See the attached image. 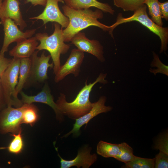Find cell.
<instances>
[{"label":"cell","mask_w":168,"mask_h":168,"mask_svg":"<svg viewBox=\"0 0 168 168\" xmlns=\"http://www.w3.org/2000/svg\"><path fill=\"white\" fill-rule=\"evenodd\" d=\"M62 8L63 14L69 20L68 26L63 30L65 42L70 41L77 33L90 26L97 27L105 31L110 30V26L104 24L98 20L103 17L102 11L100 9L94 11L90 9H75L66 5Z\"/></svg>","instance_id":"1"},{"label":"cell","mask_w":168,"mask_h":168,"mask_svg":"<svg viewBox=\"0 0 168 168\" xmlns=\"http://www.w3.org/2000/svg\"><path fill=\"white\" fill-rule=\"evenodd\" d=\"M107 74L100 73L96 80L92 83L87 84V79L85 85L79 91L73 101L68 102L66 100L65 95L62 93L56 102L64 116L76 119L88 112L92 108V103L89 100L90 93L94 85L98 82L104 84L108 83L105 80Z\"/></svg>","instance_id":"2"},{"label":"cell","mask_w":168,"mask_h":168,"mask_svg":"<svg viewBox=\"0 0 168 168\" xmlns=\"http://www.w3.org/2000/svg\"><path fill=\"white\" fill-rule=\"evenodd\" d=\"M54 29L53 34L49 36L47 33H39L36 34L35 37L40 42L36 48L40 51L45 50L50 53L54 64V73L55 75L60 66V56L68 51L70 45L65 43L63 35V29L60 25L54 23Z\"/></svg>","instance_id":"3"},{"label":"cell","mask_w":168,"mask_h":168,"mask_svg":"<svg viewBox=\"0 0 168 168\" xmlns=\"http://www.w3.org/2000/svg\"><path fill=\"white\" fill-rule=\"evenodd\" d=\"M147 7L146 5L144 4L134 11L132 16L127 18L124 17L122 13H119L115 22L110 26L109 33L113 37V31L118 25L131 21L138 22L159 36L161 41L160 51L161 53L167 49L168 28L160 26L153 22L148 15Z\"/></svg>","instance_id":"4"},{"label":"cell","mask_w":168,"mask_h":168,"mask_svg":"<svg viewBox=\"0 0 168 168\" xmlns=\"http://www.w3.org/2000/svg\"><path fill=\"white\" fill-rule=\"evenodd\" d=\"M20 62L21 59L12 58L9 65L0 77V82L7 106L17 108L23 104L15 94Z\"/></svg>","instance_id":"5"},{"label":"cell","mask_w":168,"mask_h":168,"mask_svg":"<svg viewBox=\"0 0 168 168\" xmlns=\"http://www.w3.org/2000/svg\"><path fill=\"white\" fill-rule=\"evenodd\" d=\"M26 104L19 107L8 106L0 111V133H17L21 129L22 116Z\"/></svg>","instance_id":"6"},{"label":"cell","mask_w":168,"mask_h":168,"mask_svg":"<svg viewBox=\"0 0 168 168\" xmlns=\"http://www.w3.org/2000/svg\"><path fill=\"white\" fill-rule=\"evenodd\" d=\"M0 24L3 25L4 32L3 44L0 51L3 55L7 51L11 44L31 37L36 30V29H33L23 32L13 20L9 18L0 21Z\"/></svg>","instance_id":"7"},{"label":"cell","mask_w":168,"mask_h":168,"mask_svg":"<svg viewBox=\"0 0 168 168\" xmlns=\"http://www.w3.org/2000/svg\"><path fill=\"white\" fill-rule=\"evenodd\" d=\"M59 2L64 3V0H47L45 8L42 13L30 19L41 20L44 25L49 22L57 23L61 26V28H65L68 26L69 20L60 11Z\"/></svg>","instance_id":"8"},{"label":"cell","mask_w":168,"mask_h":168,"mask_svg":"<svg viewBox=\"0 0 168 168\" xmlns=\"http://www.w3.org/2000/svg\"><path fill=\"white\" fill-rule=\"evenodd\" d=\"M39 51L38 50L35 51L30 57L31 66L29 80L36 82H42L48 79V69L49 68H53L54 64L53 62L51 63H49L51 58L50 55H45L44 51L40 56H38Z\"/></svg>","instance_id":"9"},{"label":"cell","mask_w":168,"mask_h":168,"mask_svg":"<svg viewBox=\"0 0 168 168\" xmlns=\"http://www.w3.org/2000/svg\"><path fill=\"white\" fill-rule=\"evenodd\" d=\"M106 100V97L105 96H102L97 101L92 103V108L90 110L82 116L76 119L72 129L63 137L67 138L72 133L74 136H79L80 129L83 125L86 124V127L88 123L94 117L100 114L111 111L112 109V107L105 105Z\"/></svg>","instance_id":"10"},{"label":"cell","mask_w":168,"mask_h":168,"mask_svg":"<svg viewBox=\"0 0 168 168\" xmlns=\"http://www.w3.org/2000/svg\"><path fill=\"white\" fill-rule=\"evenodd\" d=\"M21 100L23 104H30L34 102L45 104L50 106L54 110L57 119L60 122L64 119V115L58 105L54 101L53 96L47 83H46L42 90L36 95L28 96L22 91L20 92Z\"/></svg>","instance_id":"11"},{"label":"cell","mask_w":168,"mask_h":168,"mask_svg":"<svg viewBox=\"0 0 168 168\" xmlns=\"http://www.w3.org/2000/svg\"><path fill=\"white\" fill-rule=\"evenodd\" d=\"M84 58L83 52L77 49H73L65 63L61 66L55 75V82H59L70 74H73L75 77H77L80 72V67Z\"/></svg>","instance_id":"12"},{"label":"cell","mask_w":168,"mask_h":168,"mask_svg":"<svg viewBox=\"0 0 168 168\" xmlns=\"http://www.w3.org/2000/svg\"><path fill=\"white\" fill-rule=\"evenodd\" d=\"M70 41L72 44L81 51L92 54L101 62L105 61L103 47L100 42L95 40H89L86 36L84 32L81 31L78 32Z\"/></svg>","instance_id":"13"},{"label":"cell","mask_w":168,"mask_h":168,"mask_svg":"<svg viewBox=\"0 0 168 168\" xmlns=\"http://www.w3.org/2000/svg\"><path fill=\"white\" fill-rule=\"evenodd\" d=\"M91 148L85 145L78 150L77 156L72 160L63 159L58 152V155L60 158V168H69L76 166L77 168H89L97 160V155L91 154Z\"/></svg>","instance_id":"14"},{"label":"cell","mask_w":168,"mask_h":168,"mask_svg":"<svg viewBox=\"0 0 168 168\" xmlns=\"http://www.w3.org/2000/svg\"><path fill=\"white\" fill-rule=\"evenodd\" d=\"M18 0H4L0 8V22L9 18L13 20L22 30L27 26L22 17Z\"/></svg>","instance_id":"15"},{"label":"cell","mask_w":168,"mask_h":168,"mask_svg":"<svg viewBox=\"0 0 168 168\" xmlns=\"http://www.w3.org/2000/svg\"><path fill=\"white\" fill-rule=\"evenodd\" d=\"M16 43V45L9 51V54L13 58L20 59L30 58L38 45L35 36L22 40Z\"/></svg>","instance_id":"16"},{"label":"cell","mask_w":168,"mask_h":168,"mask_svg":"<svg viewBox=\"0 0 168 168\" xmlns=\"http://www.w3.org/2000/svg\"><path fill=\"white\" fill-rule=\"evenodd\" d=\"M65 5L75 9H85L94 7L103 12L113 15L115 12L112 7L107 3L97 0H64Z\"/></svg>","instance_id":"17"},{"label":"cell","mask_w":168,"mask_h":168,"mask_svg":"<svg viewBox=\"0 0 168 168\" xmlns=\"http://www.w3.org/2000/svg\"><path fill=\"white\" fill-rule=\"evenodd\" d=\"M31 66L30 58L21 59L18 82L15 90V94L17 96L22 91L26 83L29 80Z\"/></svg>","instance_id":"18"},{"label":"cell","mask_w":168,"mask_h":168,"mask_svg":"<svg viewBox=\"0 0 168 168\" xmlns=\"http://www.w3.org/2000/svg\"><path fill=\"white\" fill-rule=\"evenodd\" d=\"M120 148V144H113L101 140L97 144L96 152L105 158H115L118 155Z\"/></svg>","instance_id":"19"},{"label":"cell","mask_w":168,"mask_h":168,"mask_svg":"<svg viewBox=\"0 0 168 168\" xmlns=\"http://www.w3.org/2000/svg\"><path fill=\"white\" fill-rule=\"evenodd\" d=\"M39 118L36 107L32 103L26 104L22 116V124H29L32 127L38 120Z\"/></svg>","instance_id":"20"},{"label":"cell","mask_w":168,"mask_h":168,"mask_svg":"<svg viewBox=\"0 0 168 168\" xmlns=\"http://www.w3.org/2000/svg\"><path fill=\"white\" fill-rule=\"evenodd\" d=\"M158 0H145L144 4L148 7V13L152 21L158 26L162 27L163 23L160 12Z\"/></svg>","instance_id":"21"},{"label":"cell","mask_w":168,"mask_h":168,"mask_svg":"<svg viewBox=\"0 0 168 168\" xmlns=\"http://www.w3.org/2000/svg\"><path fill=\"white\" fill-rule=\"evenodd\" d=\"M155 158H143L135 156L130 162L125 164L124 167L126 168H153Z\"/></svg>","instance_id":"22"},{"label":"cell","mask_w":168,"mask_h":168,"mask_svg":"<svg viewBox=\"0 0 168 168\" xmlns=\"http://www.w3.org/2000/svg\"><path fill=\"white\" fill-rule=\"evenodd\" d=\"M22 129L16 134H10L13 138L7 148L11 153L17 154L21 152L24 146V142L21 134Z\"/></svg>","instance_id":"23"},{"label":"cell","mask_w":168,"mask_h":168,"mask_svg":"<svg viewBox=\"0 0 168 168\" xmlns=\"http://www.w3.org/2000/svg\"><path fill=\"white\" fill-rule=\"evenodd\" d=\"M114 5L124 11H134L144 4L145 0H113Z\"/></svg>","instance_id":"24"},{"label":"cell","mask_w":168,"mask_h":168,"mask_svg":"<svg viewBox=\"0 0 168 168\" xmlns=\"http://www.w3.org/2000/svg\"><path fill=\"white\" fill-rule=\"evenodd\" d=\"M135 156L133 148L127 143L123 142L120 144V150L114 158L126 164L131 161Z\"/></svg>","instance_id":"25"},{"label":"cell","mask_w":168,"mask_h":168,"mask_svg":"<svg viewBox=\"0 0 168 168\" xmlns=\"http://www.w3.org/2000/svg\"><path fill=\"white\" fill-rule=\"evenodd\" d=\"M153 59L150 64L151 67H156L157 68L149 70L150 72L156 75L157 73H160L168 76V66L163 64L160 59L159 56L155 52H153Z\"/></svg>","instance_id":"26"},{"label":"cell","mask_w":168,"mask_h":168,"mask_svg":"<svg viewBox=\"0 0 168 168\" xmlns=\"http://www.w3.org/2000/svg\"><path fill=\"white\" fill-rule=\"evenodd\" d=\"M154 148L168 154V134L167 132L161 134L156 141Z\"/></svg>","instance_id":"27"},{"label":"cell","mask_w":168,"mask_h":168,"mask_svg":"<svg viewBox=\"0 0 168 168\" xmlns=\"http://www.w3.org/2000/svg\"><path fill=\"white\" fill-rule=\"evenodd\" d=\"M155 168H167L168 167V154L160 151L155 158Z\"/></svg>","instance_id":"28"},{"label":"cell","mask_w":168,"mask_h":168,"mask_svg":"<svg viewBox=\"0 0 168 168\" xmlns=\"http://www.w3.org/2000/svg\"><path fill=\"white\" fill-rule=\"evenodd\" d=\"M12 59L5 57L0 52V77L9 65Z\"/></svg>","instance_id":"29"},{"label":"cell","mask_w":168,"mask_h":168,"mask_svg":"<svg viewBox=\"0 0 168 168\" xmlns=\"http://www.w3.org/2000/svg\"><path fill=\"white\" fill-rule=\"evenodd\" d=\"M160 13L162 18L166 21L168 20V1H166L163 2H159Z\"/></svg>","instance_id":"30"},{"label":"cell","mask_w":168,"mask_h":168,"mask_svg":"<svg viewBox=\"0 0 168 168\" xmlns=\"http://www.w3.org/2000/svg\"><path fill=\"white\" fill-rule=\"evenodd\" d=\"M7 106L2 88L0 82V111L6 108Z\"/></svg>","instance_id":"31"},{"label":"cell","mask_w":168,"mask_h":168,"mask_svg":"<svg viewBox=\"0 0 168 168\" xmlns=\"http://www.w3.org/2000/svg\"><path fill=\"white\" fill-rule=\"evenodd\" d=\"M46 2L47 0H26L25 3H27L28 2H30L34 6L40 5L45 7Z\"/></svg>","instance_id":"32"},{"label":"cell","mask_w":168,"mask_h":168,"mask_svg":"<svg viewBox=\"0 0 168 168\" xmlns=\"http://www.w3.org/2000/svg\"><path fill=\"white\" fill-rule=\"evenodd\" d=\"M2 2H3V0H0V8L1 6Z\"/></svg>","instance_id":"33"}]
</instances>
